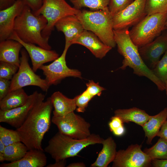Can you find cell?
<instances>
[{
  "label": "cell",
  "instance_id": "25",
  "mask_svg": "<svg viewBox=\"0 0 167 167\" xmlns=\"http://www.w3.org/2000/svg\"><path fill=\"white\" fill-rule=\"evenodd\" d=\"M29 96L23 88L10 92L0 100V110H10L21 106L27 102Z\"/></svg>",
  "mask_w": 167,
  "mask_h": 167
},
{
  "label": "cell",
  "instance_id": "36",
  "mask_svg": "<svg viewBox=\"0 0 167 167\" xmlns=\"http://www.w3.org/2000/svg\"><path fill=\"white\" fill-rule=\"evenodd\" d=\"M87 89L85 90L87 93L94 97L96 96H100L102 91L105 89L100 86L98 83H96L91 80L86 83Z\"/></svg>",
  "mask_w": 167,
  "mask_h": 167
},
{
  "label": "cell",
  "instance_id": "13",
  "mask_svg": "<svg viewBox=\"0 0 167 167\" xmlns=\"http://www.w3.org/2000/svg\"><path fill=\"white\" fill-rule=\"evenodd\" d=\"M146 0H134L125 8L113 16V29L128 28L135 25L146 15Z\"/></svg>",
  "mask_w": 167,
  "mask_h": 167
},
{
  "label": "cell",
  "instance_id": "6",
  "mask_svg": "<svg viewBox=\"0 0 167 167\" xmlns=\"http://www.w3.org/2000/svg\"><path fill=\"white\" fill-rule=\"evenodd\" d=\"M167 13L146 15L129 31L130 37L139 48L152 42L165 28Z\"/></svg>",
  "mask_w": 167,
  "mask_h": 167
},
{
  "label": "cell",
  "instance_id": "26",
  "mask_svg": "<svg viewBox=\"0 0 167 167\" xmlns=\"http://www.w3.org/2000/svg\"><path fill=\"white\" fill-rule=\"evenodd\" d=\"M28 151L27 146L21 141L6 146L3 152L5 161L12 162L19 160Z\"/></svg>",
  "mask_w": 167,
  "mask_h": 167
},
{
  "label": "cell",
  "instance_id": "45",
  "mask_svg": "<svg viewBox=\"0 0 167 167\" xmlns=\"http://www.w3.org/2000/svg\"><path fill=\"white\" fill-rule=\"evenodd\" d=\"M4 161L5 159L4 153L0 152V161L2 162Z\"/></svg>",
  "mask_w": 167,
  "mask_h": 167
},
{
  "label": "cell",
  "instance_id": "29",
  "mask_svg": "<svg viewBox=\"0 0 167 167\" xmlns=\"http://www.w3.org/2000/svg\"><path fill=\"white\" fill-rule=\"evenodd\" d=\"M145 11L146 15L167 13V0H146Z\"/></svg>",
  "mask_w": 167,
  "mask_h": 167
},
{
  "label": "cell",
  "instance_id": "31",
  "mask_svg": "<svg viewBox=\"0 0 167 167\" xmlns=\"http://www.w3.org/2000/svg\"><path fill=\"white\" fill-rule=\"evenodd\" d=\"M152 70L154 74L165 84L167 80V50Z\"/></svg>",
  "mask_w": 167,
  "mask_h": 167
},
{
  "label": "cell",
  "instance_id": "43",
  "mask_svg": "<svg viewBox=\"0 0 167 167\" xmlns=\"http://www.w3.org/2000/svg\"><path fill=\"white\" fill-rule=\"evenodd\" d=\"M67 167H85L86 165L83 162H74L70 164Z\"/></svg>",
  "mask_w": 167,
  "mask_h": 167
},
{
  "label": "cell",
  "instance_id": "5",
  "mask_svg": "<svg viewBox=\"0 0 167 167\" xmlns=\"http://www.w3.org/2000/svg\"><path fill=\"white\" fill-rule=\"evenodd\" d=\"M84 29L96 35L104 44L112 48L114 38L113 16L109 8L94 11L83 10L76 15Z\"/></svg>",
  "mask_w": 167,
  "mask_h": 167
},
{
  "label": "cell",
  "instance_id": "3",
  "mask_svg": "<svg viewBox=\"0 0 167 167\" xmlns=\"http://www.w3.org/2000/svg\"><path fill=\"white\" fill-rule=\"evenodd\" d=\"M47 24V20L43 15H35L29 7L25 5L22 13L15 19L14 31L23 41L51 50L49 39L43 37L41 34Z\"/></svg>",
  "mask_w": 167,
  "mask_h": 167
},
{
  "label": "cell",
  "instance_id": "15",
  "mask_svg": "<svg viewBox=\"0 0 167 167\" xmlns=\"http://www.w3.org/2000/svg\"><path fill=\"white\" fill-rule=\"evenodd\" d=\"M167 50V35L158 36L152 42L139 48L143 60L152 70L159 61L161 56Z\"/></svg>",
  "mask_w": 167,
  "mask_h": 167
},
{
  "label": "cell",
  "instance_id": "39",
  "mask_svg": "<svg viewBox=\"0 0 167 167\" xmlns=\"http://www.w3.org/2000/svg\"><path fill=\"white\" fill-rule=\"evenodd\" d=\"M151 166L154 167H167V159H152Z\"/></svg>",
  "mask_w": 167,
  "mask_h": 167
},
{
  "label": "cell",
  "instance_id": "38",
  "mask_svg": "<svg viewBox=\"0 0 167 167\" xmlns=\"http://www.w3.org/2000/svg\"><path fill=\"white\" fill-rule=\"evenodd\" d=\"M31 9L35 14L41 8L42 4V0H22Z\"/></svg>",
  "mask_w": 167,
  "mask_h": 167
},
{
  "label": "cell",
  "instance_id": "12",
  "mask_svg": "<svg viewBox=\"0 0 167 167\" xmlns=\"http://www.w3.org/2000/svg\"><path fill=\"white\" fill-rule=\"evenodd\" d=\"M142 145L132 144L125 150L117 151L113 167H149L152 159L141 149Z\"/></svg>",
  "mask_w": 167,
  "mask_h": 167
},
{
  "label": "cell",
  "instance_id": "33",
  "mask_svg": "<svg viewBox=\"0 0 167 167\" xmlns=\"http://www.w3.org/2000/svg\"><path fill=\"white\" fill-rule=\"evenodd\" d=\"M123 123L120 118L114 115L111 118L108 125L110 131L114 135L121 136L125 132Z\"/></svg>",
  "mask_w": 167,
  "mask_h": 167
},
{
  "label": "cell",
  "instance_id": "20",
  "mask_svg": "<svg viewBox=\"0 0 167 167\" xmlns=\"http://www.w3.org/2000/svg\"><path fill=\"white\" fill-rule=\"evenodd\" d=\"M22 45L14 40L7 39L0 41V61L15 65L19 67V53Z\"/></svg>",
  "mask_w": 167,
  "mask_h": 167
},
{
  "label": "cell",
  "instance_id": "32",
  "mask_svg": "<svg viewBox=\"0 0 167 167\" xmlns=\"http://www.w3.org/2000/svg\"><path fill=\"white\" fill-rule=\"evenodd\" d=\"M18 69L15 65L0 61V78L11 80Z\"/></svg>",
  "mask_w": 167,
  "mask_h": 167
},
{
  "label": "cell",
  "instance_id": "17",
  "mask_svg": "<svg viewBox=\"0 0 167 167\" xmlns=\"http://www.w3.org/2000/svg\"><path fill=\"white\" fill-rule=\"evenodd\" d=\"M82 45L88 49L96 58L102 59L112 48L103 42L93 32L86 30L81 34L72 42Z\"/></svg>",
  "mask_w": 167,
  "mask_h": 167
},
{
  "label": "cell",
  "instance_id": "4",
  "mask_svg": "<svg viewBox=\"0 0 167 167\" xmlns=\"http://www.w3.org/2000/svg\"><path fill=\"white\" fill-rule=\"evenodd\" d=\"M104 140L95 134H91L85 139H77L58 131L49 140L44 151L55 161L66 159L78 156L83 149L90 145L102 144Z\"/></svg>",
  "mask_w": 167,
  "mask_h": 167
},
{
  "label": "cell",
  "instance_id": "16",
  "mask_svg": "<svg viewBox=\"0 0 167 167\" xmlns=\"http://www.w3.org/2000/svg\"><path fill=\"white\" fill-rule=\"evenodd\" d=\"M26 5L22 0H16L11 6L0 10V41L8 39L13 33L15 20Z\"/></svg>",
  "mask_w": 167,
  "mask_h": 167
},
{
  "label": "cell",
  "instance_id": "46",
  "mask_svg": "<svg viewBox=\"0 0 167 167\" xmlns=\"http://www.w3.org/2000/svg\"><path fill=\"white\" fill-rule=\"evenodd\" d=\"M165 90L166 91V93L167 96V80H166L165 83Z\"/></svg>",
  "mask_w": 167,
  "mask_h": 167
},
{
  "label": "cell",
  "instance_id": "41",
  "mask_svg": "<svg viewBox=\"0 0 167 167\" xmlns=\"http://www.w3.org/2000/svg\"><path fill=\"white\" fill-rule=\"evenodd\" d=\"M16 0H0V10L6 8L13 4Z\"/></svg>",
  "mask_w": 167,
  "mask_h": 167
},
{
  "label": "cell",
  "instance_id": "18",
  "mask_svg": "<svg viewBox=\"0 0 167 167\" xmlns=\"http://www.w3.org/2000/svg\"><path fill=\"white\" fill-rule=\"evenodd\" d=\"M55 27L62 32L65 37V44L70 46L72 42L85 30L76 15H69L58 20Z\"/></svg>",
  "mask_w": 167,
  "mask_h": 167
},
{
  "label": "cell",
  "instance_id": "42",
  "mask_svg": "<svg viewBox=\"0 0 167 167\" xmlns=\"http://www.w3.org/2000/svg\"><path fill=\"white\" fill-rule=\"evenodd\" d=\"M66 164V159H63L55 161L53 164H50L47 165L46 167H64Z\"/></svg>",
  "mask_w": 167,
  "mask_h": 167
},
{
  "label": "cell",
  "instance_id": "2",
  "mask_svg": "<svg viewBox=\"0 0 167 167\" xmlns=\"http://www.w3.org/2000/svg\"><path fill=\"white\" fill-rule=\"evenodd\" d=\"M128 28L113 29L114 38L118 52L123 57L122 65L120 67L125 70L129 67L134 74L139 76L145 77L153 82L161 91L165 90V85L148 68L143 60L139 48L132 41Z\"/></svg>",
  "mask_w": 167,
  "mask_h": 167
},
{
  "label": "cell",
  "instance_id": "21",
  "mask_svg": "<svg viewBox=\"0 0 167 167\" xmlns=\"http://www.w3.org/2000/svg\"><path fill=\"white\" fill-rule=\"evenodd\" d=\"M102 144V149L91 167H107L115 158L117 151V145L113 138L109 136L104 139Z\"/></svg>",
  "mask_w": 167,
  "mask_h": 167
},
{
  "label": "cell",
  "instance_id": "10",
  "mask_svg": "<svg viewBox=\"0 0 167 167\" xmlns=\"http://www.w3.org/2000/svg\"><path fill=\"white\" fill-rule=\"evenodd\" d=\"M70 46L65 45L61 55L48 65H43L39 69L42 71L45 79L50 86L56 85L67 77L82 78L81 72L78 70L69 68L66 65V58Z\"/></svg>",
  "mask_w": 167,
  "mask_h": 167
},
{
  "label": "cell",
  "instance_id": "27",
  "mask_svg": "<svg viewBox=\"0 0 167 167\" xmlns=\"http://www.w3.org/2000/svg\"><path fill=\"white\" fill-rule=\"evenodd\" d=\"M143 152L152 159H167V141L160 138L157 142L149 148H145Z\"/></svg>",
  "mask_w": 167,
  "mask_h": 167
},
{
  "label": "cell",
  "instance_id": "23",
  "mask_svg": "<svg viewBox=\"0 0 167 167\" xmlns=\"http://www.w3.org/2000/svg\"><path fill=\"white\" fill-rule=\"evenodd\" d=\"M167 120V108H165L159 113L150 116L147 121L142 126L147 137V143L152 144V141L160 130L162 126Z\"/></svg>",
  "mask_w": 167,
  "mask_h": 167
},
{
  "label": "cell",
  "instance_id": "40",
  "mask_svg": "<svg viewBox=\"0 0 167 167\" xmlns=\"http://www.w3.org/2000/svg\"><path fill=\"white\" fill-rule=\"evenodd\" d=\"M157 136L164 139L167 141V120L162 126Z\"/></svg>",
  "mask_w": 167,
  "mask_h": 167
},
{
  "label": "cell",
  "instance_id": "11",
  "mask_svg": "<svg viewBox=\"0 0 167 167\" xmlns=\"http://www.w3.org/2000/svg\"><path fill=\"white\" fill-rule=\"evenodd\" d=\"M45 96L37 91L29 95L27 102L19 107L8 110H0V122H5L16 129L23 123L32 109L44 101Z\"/></svg>",
  "mask_w": 167,
  "mask_h": 167
},
{
  "label": "cell",
  "instance_id": "19",
  "mask_svg": "<svg viewBox=\"0 0 167 167\" xmlns=\"http://www.w3.org/2000/svg\"><path fill=\"white\" fill-rule=\"evenodd\" d=\"M47 163L44 151L37 149L28 150L25 156L17 161L0 165V167H43Z\"/></svg>",
  "mask_w": 167,
  "mask_h": 167
},
{
  "label": "cell",
  "instance_id": "22",
  "mask_svg": "<svg viewBox=\"0 0 167 167\" xmlns=\"http://www.w3.org/2000/svg\"><path fill=\"white\" fill-rule=\"evenodd\" d=\"M50 98L54 109L53 116H64L74 111L76 109L74 98H68L59 91L54 92Z\"/></svg>",
  "mask_w": 167,
  "mask_h": 167
},
{
  "label": "cell",
  "instance_id": "34",
  "mask_svg": "<svg viewBox=\"0 0 167 167\" xmlns=\"http://www.w3.org/2000/svg\"><path fill=\"white\" fill-rule=\"evenodd\" d=\"M93 97L88 94L85 90L82 93L74 97L77 107L76 111L78 112H84L90 101Z\"/></svg>",
  "mask_w": 167,
  "mask_h": 167
},
{
  "label": "cell",
  "instance_id": "1",
  "mask_svg": "<svg viewBox=\"0 0 167 167\" xmlns=\"http://www.w3.org/2000/svg\"><path fill=\"white\" fill-rule=\"evenodd\" d=\"M53 107L50 97L48 98L46 101L36 105L21 126L16 129L21 142L25 145L28 150L37 149L44 151L42 142L50 126Z\"/></svg>",
  "mask_w": 167,
  "mask_h": 167
},
{
  "label": "cell",
  "instance_id": "24",
  "mask_svg": "<svg viewBox=\"0 0 167 167\" xmlns=\"http://www.w3.org/2000/svg\"><path fill=\"white\" fill-rule=\"evenodd\" d=\"M114 116L120 118L123 123L132 122L142 127L150 116L145 111L135 107L118 109L114 111Z\"/></svg>",
  "mask_w": 167,
  "mask_h": 167
},
{
  "label": "cell",
  "instance_id": "8",
  "mask_svg": "<svg viewBox=\"0 0 167 167\" xmlns=\"http://www.w3.org/2000/svg\"><path fill=\"white\" fill-rule=\"evenodd\" d=\"M20 64L18 71L11 80L9 92L29 86H37L47 92L50 86L45 79L36 75L30 66L28 54L24 49L21 51Z\"/></svg>",
  "mask_w": 167,
  "mask_h": 167
},
{
  "label": "cell",
  "instance_id": "47",
  "mask_svg": "<svg viewBox=\"0 0 167 167\" xmlns=\"http://www.w3.org/2000/svg\"><path fill=\"white\" fill-rule=\"evenodd\" d=\"M165 28H167V19L166 20V23H165Z\"/></svg>",
  "mask_w": 167,
  "mask_h": 167
},
{
  "label": "cell",
  "instance_id": "44",
  "mask_svg": "<svg viewBox=\"0 0 167 167\" xmlns=\"http://www.w3.org/2000/svg\"><path fill=\"white\" fill-rule=\"evenodd\" d=\"M6 146L3 142L0 140V152H4Z\"/></svg>",
  "mask_w": 167,
  "mask_h": 167
},
{
  "label": "cell",
  "instance_id": "35",
  "mask_svg": "<svg viewBox=\"0 0 167 167\" xmlns=\"http://www.w3.org/2000/svg\"><path fill=\"white\" fill-rule=\"evenodd\" d=\"M134 0H110L109 10L112 16L121 11Z\"/></svg>",
  "mask_w": 167,
  "mask_h": 167
},
{
  "label": "cell",
  "instance_id": "7",
  "mask_svg": "<svg viewBox=\"0 0 167 167\" xmlns=\"http://www.w3.org/2000/svg\"><path fill=\"white\" fill-rule=\"evenodd\" d=\"M81 11L71 6L65 0H42L40 9L34 14L42 15L47 24L42 32V35L49 39L56 23L61 19L69 15H77Z\"/></svg>",
  "mask_w": 167,
  "mask_h": 167
},
{
  "label": "cell",
  "instance_id": "14",
  "mask_svg": "<svg viewBox=\"0 0 167 167\" xmlns=\"http://www.w3.org/2000/svg\"><path fill=\"white\" fill-rule=\"evenodd\" d=\"M8 39L17 41L22 45L30 58L32 69L35 72L45 63L53 61L59 57V54L55 51L47 50L34 44L23 41L14 32Z\"/></svg>",
  "mask_w": 167,
  "mask_h": 167
},
{
  "label": "cell",
  "instance_id": "37",
  "mask_svg": "<svg viewBox=\"0 0 167 167\" xmlns=\"http://www.w3.org/2000/svg\"><path fill=\"white\" fill-rule=\"evenodd\" d=\"M11 80L0 78V100L9 92Z\"/></svg>",
  "mask_w": 167,
  "mask_h": 167
},
{
  "label": "cell",
  "instance_id": "30",
  "mask_svg": "<svg viewBox=\"0 0 167 167\" xmlns=\"http://www.w3.org/2000/svg\"><path fill=\"white\" fill-rule=\"evenodd\" d=\"M0 140L6 146L20 141L17 131L8 129L0 126Z\"/></svg>",
  "mask_w": 167,
  "mask_h": 167
},
{
  "label": "cell",
  "instance_id": "9",
  "mask_svg": "<svg viewBox=\"0 0 167 167\" xmlns=\"http://www.w3.org/2000/svg\"><path fill=\"white\" fill-rule=\"evenodd\" d=\"M51 122L57 126L59 132L74 139H85L91 134L90 123L74 111L62 116H53Z\"/></svg>",
  "mask_w": 167,
  "mask_h": 167
},
{
  "label": "cell",
  "instance_id": "28",
  "mask_svg": "<svg viewBox=\"0 0 167 167\" xmlns=\"http://www.w3.org/2000/svg\"><path fill=\"white\" fill-rule=\"evenodd\" d=\"M75 8L79 9L83 7L96 10L108 8L110 0H70Z\"/></svg>",
  "mask_w": 167,
  "mask_h": 167
}]
</instances>
